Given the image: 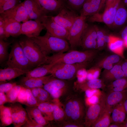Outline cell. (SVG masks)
<instances>
[{
	"mask_svg": "<svg viewBox=\"0 0 127 127\" xmlns=\"http://www.w3.org/2000/svg\"><path fill=\"white\" fill-rule=\"evenodd\" d=\"M107 0H101L99 11L103 8Z\"/></svg>",
	"mask_w": 127,
	"mask_h": 127,
	"instance_id": "cell-55",
	"label": "cell"
},
{
	"mask_svg": "<svg viewBox=\"0 0 127 127\" xmlns=\"http://www.w3.org/2000/svg\"><path fill=\"white\" fill-rule=\"evenodd\" d=\"M121 124L116 123H111L108 127H121Z\"/></svg>",
	"mask_w": 127,
	"mask_h": 127,
	"instance_id": "cell-54",
	"label": "cell"
},
{
	"mask_svg": "<svg viewBox=\"0 0 127 127\" xmlns=\"http://www.w3.org/2000/svg\"><path fill=\"white\" fill-rule=\"evenodd\" d=\"M127 89V78L125 77L106 85L105 90L107 92L120 91Z\"/></svg>",
	"mask_w": 127,
	"mask_h": 127,
	"instance_id": "cell-32",
	"label": "cell"
},
{
	"mask_svg": "<svg viewBox=\"0 0 127 127\" xmlns=\"http://www.w3.org/2000/svg\"><path fill=\"white\" fill-rule=\"evenodd\" d=\"M63 80L52 76L44 84L43 88L51 96L60 90L65 89L67 84Z\"/></svg>",
	"mask_w": 127,
	"mask_h": 127,
	"instance_id": "cell-23",
	"label": "cell"
},
{
	"mask_svg": "<svg viewBox=\"0 0 127 127\" xmlns=\"http://www.w3.org/2000/svg\"><path fill=\"white\" fill-rule=\"evenodd\" d=\"M22 127H43L41 125L39 124L32 121L29 118L27 121Z\"/></svg>",
	"mask_w": 127,
	"mask_h": 127,
	"instance_id": "cell-48",
	"label": "cell"
},
{
	"mask_svg": "<svg viewBox=\"0 0 127 127\" xmlns=\"http://www.w3.org/2000/svg\"><path fill=\"white\" fill-rule=\"evenodd\" d=\"M62 124L63 127H81L84 126L83 125L72 122L65 121Z\"/></svg>",
	"mask_w": 127,
	"mask_h": 127,
	"instance_id": "cell-49",
	"label": "cell"
},
{
	"mask_svg": "<svg viewBox=\"0 0 127 127\" xmlns=\"http://www.w3.org/2000/svg\"><path fill=\"white\" fill-rule=\"evenodd\" d=\"M19 42L26 56L35 68L46 64L47 56L43 53L32 38L26 37Z\"/></svg>",
	"mask_w": 127,
	"mask_h": 127,
	"instance_id": "cell-3",
	"label": "cell"
},
{
	"mask_svg": "<svg viewBox=\"0 0 127 127\" xmlns=\"http://www.w3.org/2000/svg\"><path fill=\"white\" fill-rule=\"evenodd\" d=\"M46 15L57 14L64 7L67 6L65 0H34Z\"/></svg>",
	"mask_w": 127,
	"mask_h": 127,
	"instance_id": "cell-14",
	"label": "cell"
},
{
	"mask_svg": "<svg viewBox=\"0 0 127 127\" xmlns=\"http://www.w3.org/2000/svg\"><path fill=\"white\" fill-rule=\"evenodd\" d=\"M79 16L76 12L66 6L63 8L56 16H51V17L55 22L69 32Z\"/></svg>",
	"mask_w": 127,
	"mask_h": 127,
	"instance_id": "cell-7",
	"label": "cell"
},
{
	"mask_svg": "<svg viewBox=\"0 0 127 127\" xmlns=\"http://www.w3.org/2000/svg\"><path fill=\"white\" fill-rule=\"evenodd\" d=\"M23 87L20 85L17 84L6 93L7 102L11 103L17 102L18 94Z\"/></svg>",
	"mask_w": 127,
	"mask_h": 127,
	"instance_id": "cell-37",
	"label": "cell"
},
{
	"mask_svg": "<svg viewBox=\"0 0 127 127\" xmlns=\"http://www.w3.org/2000/svg\"><path fill=\"white\" fill-rule=\"evenodd\" d=\"M55 63L44 64L34 68L28 71L26 76L29 77L39 78L50 74L51 70Z\"/></svg>",
	"mask_w": 127,
	"mask_h": 127,
	"instance_id": "cell-27",
	"label": "cell"
},
{
	"mask_svg": "<svg viewBox=\"0 0 127 127\" xmlns=\"http://www.w3.org/2000/svg\"><path fill=\"white\" fill-rule=\"evenodd\" d=\"M85 0H65L67 6L76 12L81 10Z\"/></svg>",
	"mask_w": 127,
	"mask_h": 127,
	"instance_id": "cell-39",
	"label": "cell"
},
{
	"mask_svg": "<svg viewBox=\"0 0 127 127\" xmlns=\"http://www.w3.org/2000/svg\"><path fill=\"white\" fill-rule=\"evenodd\" d=\"M121 66L125 77L127 78V60L121 64Z\"/></svg>",
	"mask_w": 127,
	"mask_h": 127,
	"instance_id": "cell-52",
	"label": "cell"
},
{
	"mask_svg": "<svg viewBox=\"0 0 127 127\" xmlns=\"http://www.w3.org/2000/svg\"><path fill=\"white\" fill-rule=\"evenodd\" d=\"M21 0H9L0 6V13L10 9L20 3Z\"/></svg>",
	"mask_w": 127,
	"mask_h": 127,
	"instance_id": "cell-44",
	"label": "cell"
},
{
	"mask_svg": "<svg viewBox=\"0 0 127 127\" xmlns=\"http://www.w3.org/2000/svg\"><path fill=\"white\" fill-rule=\"evenodd\" d=\"M27 97L26 88L23 86L18 94L17 102L25 105L26 102Z\"/></svg>",
	"mask_w": 127,
	"mask_h": 127,
	"instance_id": "cell-46",
	"label": "cell"
},
{
	"mask_svg": "<svg viewBox=\"0 0 127 127\" xmlns=\"http://www.w3.org/2000/svg\"><path fill=\"white\" fill-rule=\"evenodd\" d=\"M127 99V89L120 91L107 92L105 95V108L111 112L115 106Z\"/></svg>",
	"mask_w": 127,
	"mask_h": 127,
	"instance_id": "cell-16",
	"label": "cell"
},
{
	"mask_svg": "<svg viewBox=\"0 0 127 127\" xmlns=\"http://www.w3.org/2000/svg\"><path fill=\"white\" fill-rule=\"evenodd\" d=\"M31 38L46 56L51 54L64 52L70 48L67 40L54 36L47 31L43 36Z\"/></svg>",
	"mask_w": 127,
	"mask_h": 127,
	"instance_id": "cell-2",
	"label": "cell"
},
{
	"mask_svg": "<svg viewBox=\"0 0 127 127\" xmlns=\"http://www.w3.org/2000/svg\"><path fill=\"white\" fill-rule=\"evenodd\" d=\"M125 6L127 7V0H122Z\"/></svg>",
	"mask_w": 127,
	"mask_h": 127,
	"instance_id": "cell-61",
	"label": "cell"
},
{
	"mask_svg": "<svg viewBox=\"0 0 127 127\" xmlns=\"http://www.w3.org/2000/svg\"><path fill=\"white\" fill-rule=\"evenodd\" d=\"M96 26L87 24L83 32L80 46L85 50L97 48Z\"/></svg>",
	"mask_w": 127,
	"mask_h": 127,
	"instance_id": "cell-9",
	"label": "cell"
},
{
	"mask_svg": "<svg viewBox=\"0 0 127 127\" xmlns=\"http://www.w3.org/2000/svg\"><path fill=\"white\" fill-rule=\"evenodd\" d=\"M124 77L120 62L110 69H104L102 74V79L106 85Z\"/></svg>",
	"mask_w": 127,
	"mask_h": 127,
	"instance_id": "cell-18",
	"label": "cell"
},
{
	"mask_svg": "<svg viewBox=\"0 0 127 127\" xmlns=\"http://www.w3.org/2000/svg\"><path fill=\"white\" fill-rule=\"evenodd\" d=\"M111 112L110 111L105 108L91 127H108L111 123Z\"/></svg>",
	"mask_w": 127,
	"mask_h": 127,
	"instance_id": "cell-33",
	"label": "cell"
},
{
	"mask_svg": "<svg viewBox=\"0 0 127 127\" xmlns=\"http://www.w3.org/2000/svg\"><path fill=\"white\" fill-rule=\"evenodd\" d=\"M27 97L26 105L27 106H37L39 103L34 96L31 89L26 88Z\"/></svg>",
	"mask_w": 127,
	"mask_h": 127,
	"instance_id": "cell-43",
	"label": "cell"
},
{
	"mask_svg": "<svg viewBox=\"0 0 127 127\" xmlns=\"http://www.w3.org/2000/svg\"><path fill=\"white\" fill-rule=\"evenodd\" d=\"M22 3L30 20L41 22L42 17L46 15L37 3L34 0H24Z\"/></svg>",
	"mask_w": 127,
	"mask_h": 127,
	"instance_id": "cell-17",
	"label": "cell"
},
{
	"mask_svg": "<svg viewBox=\"0 0 127 127\" xmlns=\"http://www.w3.org/2000/svg\"><path fill=\"white\" fill-rule=\"evenodd\" d=\"M96 28L97 48L99 49L103 48L106 43L105 41V37L106 34L105 31L99 28L97 26Z\"/></svg>",
	"mask_w": 127,
	"mask_h": 127,
	"instance_id": "cell-40",
	"label": "cell"
},
{
	"mask_svg": "<svg viewBox=\"0 0 127 127\" xmlns=\"http://www.w3.org/2000/svg\"><path fill=\"white\" fill-rule=\"evenodd\" d=\"M4 93L0 92V106L4 105L5 103L7 102V97Z\"/></svg>",
	"mask_w": 127,
	"mask_h": 127,
	"instance_id": "cell-51",
	"label": "cell"
},
{
	"mask_svg": "<svg viewBox=\"0 0 127 127\" xmlns=\"http://www.w3.org/2000/svg\"><path fill=\"white\" fill-rule=\"evenodd\" d=\"M101 69L95 66L87 71V80L98 78L101 73Z\"/></svg>",
	"mask_w": 127,
	"mask_h": 127,
	"instance_id": "cell-42",
	"label": "cell"
},
{
	"mask_svg": "<svg viewBox=\"0 0 127 127\" xmlns=\"http://www.w3.org/2000/svg\"><path fill=\"white\" fill-rule=\"evenodd\" d=\"M5 21L4 28L6 38L10 36L15 37L21 34L22 24L20 22L11 20Z\"/></svg>",
	"mask_w": 127,
	"mask_h": 127,
	"instance_id": "cell-29",
	"label": "cell"
},
{
	"mask_svg": "<svg viewBox=\"0 0 127 127\" xmlns=\"http://www.w3.org/2000/svg\"><path fill=\"white\" fill-rule=\"evenodd\" d=\"M101 0H85L80 11V16L87 17L99 12Z\"/></svg>",
	"mask_w": 127,
	"mask_h": 127,
	"instance_id": "cell-24",
	"label": "cell"
},
{
	"mask_svg": "<svg viewBox=\"0 0 127 127\" xmlns=\"http://www.w3.org/2000/svg\"><path fill=\"white\" fill-rule=\"evenodd\" d=\"M9 0H0V6L2 4L5 2Z\"/></svg>",
	"mask_w": 127,
	"mask_h": 127,
	"instance_id": "cell-60",
	"label": "cell"
},
{
	"mask_svg": "<svg viewBox=\"0 0 127 127\" xmlns=\"http://www.w3.org/2000/svg\"><path fill=\"white\" fill-rule=\"evenodd\" d=\"M6 63L8 67L27 71L35 68L26 56L19 42L12 45Z\"/></svg>",
	"mask_w": 127,
	"mask_h": 127,
	"instance_id": "cell-5",
	"label": "cell"
},
{
	"mask_svg": "<svg viewBox=\"0 0 127 127\" xmlns=\"http://www.w3.org/2000/svg\"><path fill=\"white\" fill-rule=\"evenodd\" d=\"M29 118L43 127L48 124V120L43 116L37 106H27L25 109Z\"/></svg>",
	"mask_w": 127,
	"mask_h": 127,
	"instance_id": "cell-26",
	"label": "cell"
},
{
	"mask_svg": "<svg viewBox=\"0 0 127 127\" xmlns=\"http://www.w3.org/2000/svg\"><path fill=\"white\" fill-rule=\"evenodd\" d=\"M37 107L47 120H52L53 119V104L50 103V102H44L39 104Z\"/></svg>",
	"mask_w": 127,
	"mask_h": 127,
	"instance_id": "cell-35",
	"label": "cell"
},
{
	"mask_svg": "<svg viewBox=\"0 0 127 127\" xmlns=\"http://www.w3.org/2000/svg\"><path fill=\"white\" fill-rule=\"evenodd\" d=\"M54 109L53 112V119L56 121H61L65 119V114L64 111L58 105L54 104Z\"/></svg>",
	"mask_w": 127,
	"mask_h": 127,
	"instance_id": "cell-41",
	"label": "cell"
},
{
	"mask_svg": "<svg viewBox=\"0 0 127 127\" xmlns=\"http://www.w3.org/2000/svg\"><path fill=\"white\" fill-rule=\"evenodd\" d=\"M12 42L5 41L3 40L0 39V63L8 58V49L9 45Z\"/></svg>",
	"mask_w": 127,
	"mask_h": 127,
	"instance_id": "cell-38",
	"label": "cell"
},
{
	"mask_svg": "<svg viewBox=\"0 0 127 127\" xmlns=\"http://www.w3.org/2000/svg\"><path fill=\"white\" fill-rule=\"evenodd\" d=\"M74 85L77 90L81 92L89 90L99 89L105 90L106 85L102 79L97 78L82 82L77 81L74 83Z\"/></svg>",
	"mask_w": 127,
	"mask_h": 127,
	"instance_id": "cell-19",
	"label": "cell"
},
{
	"mask_svg": "<svg viewBox=\"0 0 127 127\" xmlns=\"http://www.w3.org/2000/svg\"><path fill=\"white\" fill-rule=\"evenodd\" d=\"M90 62L74 64L56 63L51 68L50 74L53 77L62 80L71 79L75 77L79 70L87 67Z\"/></svg>",
	"mask_w": 127,
	"mask_h": 127,
	"instance_id": "cell-4",
	"label": "cell"
},
{
	"mask_svg": "<svg viewBox=\"0 0 127 127\" xmlns=\"http://www.w3.org/2000/svg\"><path fill=\"white\" fill-rule=\"evenodd\" d=\"M124 46L127 48V38L123 40Z\"/></svg>",
	"mask_w": 127,
	"mask_h": 127,
	"instance_id": "cell-59",
	"label": "cell"
},
{
	"mask_svg": "<svg viewBox=\"0 0 127 127\" xmlns=\"http://www.w3.org/2000/svg\"><path fill=\"white\" fill-rule=\"evenodd\" d=\"M30 89L39 104L50 101L51 95L43 88L36 87Z\"/></svg>",
	"mask_w": 127,
	"mask_h": 127,
	"instance_id": "cell-34",
	"label": "cell"
},
{
	"mask_svg": "<svg viewBox=\"0 0 127 127\" xmlns=\"http://www.w3.org/2000/svg\"><path fill=\"white\" fill-rule=\"evenodd\" d=\"M0 118L1 125L6 126L12 123L10 109L9 107L0 106Z\"/></svg>",
	"mask_w": 127,
	"mask_h": 127,
	"instance_id": "cell-36",
	"label": "cell"
},
{
	"mask_svg": "<svg viewBox=\"0 0 127 127\" xmlns=\"http://www.w3.org/2000/svg\"><path fill=\"white\" fill-rule=\"evenodd\" d=\"M45 28L40 21L29 20L22 24L21 34L28 37H34L39 36L41 32Z\"/></svg>",
	"mask_w": 127,
	"mask_h": 127,
	"instance_id": "cell-15",
	"label": "cell"
},
{
	"mask_svg": "<svg viewBox=\"0 0 127 127\" xmlns=\"http://www.w3.org/2000/svg\"><path fill=\"white\" fill-rule=\"evenodd\" d=\"M52 76L51 75L39 78L29 77L26 76L19 81L20 85L30 89L36 87H43L44 84Z\"/></svg>",
	"mask_w": 127,
	"mask_h": 127,
	"instance_id": "cell-21",
	"label": "cell"
},
{
	"mask_svg": "<svg viewBox=\"0 0 127 127\" xmlns=\"http://www.w3.org/2000/svg\"><path fill=\"white\" fill-rule=\"evenodd\" d=\"M121 36L123 40L127 38V26L123 30L121 33Z\"/></svg>",
	"mask_w": 127,
	"mask_h": 127,
	"instance_id": "cell-53",
	"label": "cell"
},
{
	"mask_svg": "<svg viewBox=\"0 0 127 127\" xmlns=\"http://www.w3.org/2000/svg\"><path fill=\"white\" fill-rule=\"evenodd\" d=\"M121 0H114L106 7L104 12L100 14L101 22L108 26L113 25L117 10Z\"/></svg>",
	"mask_w": 127,
	"mask_h": 127,
	"instance_id": "cell-20",
	"label": "cell"
},
{
	"mask_svg": "<svg viewBox=\"0 0 127 127\" xmlns=\"http://www.w3.org/2000/svg\"><path fill=\"white\" fill-rule=\"evenodd\" d=\"M73 110L72 98L67 100L65 107V119L67 121H70Z\"/></svg>",
	"mask_w": 127,
	"mask_h": 127,
	"instance_id": "cell-45",
	"label": "cell"
},
{
	"mask_svg": "<svg viewBox=\"0 0 127 127\" xmlns=\"http://www.w3.org/2000/svg\"><path fill=\"white\" fill-rule=\"evenodd\" d=\"M124 101L119 103L113 108L111 115V123L121 124L125 120L126 113L124 106Z\"/></svg>",
	"mask_w": 127,
	"mask_h": 127,
	"instance_id": "cell-25",
	"label": "cell"
},
{
	"mask_svg": "<svg viewBox=\"0 0 127 127\" xmlns=\"http://www.w3.org/2000/svg\"><path fill=\"white\" fill-rule=\"evenodd\" d=\"M0 16L5 21L11 20L20 22H24L30 20L22 2L12 8L0 13Z\"/></svg>",
	"mask_w": 127,
	"mask_h": 127,
	"instance_id": "cell-11",
	"label": "cell"
},
{
	"mask_svg": "<svg viewBox=\"0 0 127 127\" xmlns=\"http://www.w3.org/2000/svg\"><path fill=\"white\" fill-rule=\"evenodd\" d=\"M121 127H127V119H126L121 124Z\"/></svg>",
	"mask_w": 127,
	"mask_h": 127,
	"instance_id": "cell-57",
	"label": "cell"
},
{
	"mask_svg": "<svg viewBox=\"0 0 127 127\" xmlns=\"http://www.w3.org/2000/svg\"><path fill=\"white\" fill-rule=\"evenodd\" d=\"M125 6L121 0L118 7L113 25L120 26L123 24L127 19V10Z\"/></svg>",
	"mask_w": 127,
	"mask_h": 127,
	"instance_id": "cell-31",
	"label": "cell"
},
{
	"mask_svg": "<svg viewBox=\"0 0 127 127\" xmlns=\"http://www.w3.org/2000/svg\"><path fill=\"white\" fill-rule=\"evenodd\" d=\"M106 94H102L97 103L90 105L86 111L84 121V126L91 127L97 120L101 113L105 107Z\"/></svg>",
	"mask_w": 127,
	"mask_h": 127,
	"instance_id": "cell-8",
	"label": "cell"
},
{
	"mask_svg": "<svg viewBox=\"0 0 127 127\" xmlns=\"http://www.w3.org/2000/svg\"><path fill=\"white\" fill-rule=\"evenodd\" d=\"M41 22L47 31L51 35L68 40L69 31L55 22L52 18L51 16L44 15L42 18Z\"/></svg>",
	"mask_w": 127,
	"mask_h": 127,
	"instance_id": "cell-10",
	"label": "cell"
},
{
	"mask_svg": "<svg viewBox=\"0 0 127 127\" xmlns=\"http://www.w3.org/2000/svg\"><path fill=\"white\" fill-rule=\"evenodd\" d=\"M121 58L120 56L114 54L106 56L99 60L95 66L101 68L109 70L115 65L120 62Z\"/></svg>",
	"mask_w": 127,
	"mask_h": 127,
	"instance_id": "cell-28",
	"label": "cell"
},
{
	"mask_svg": "<svg viewBox=\"0 0 127 127\" xmlns=\"http://www.w3.org/2000/svg\"><path fill=\"white\" fill-rule=\"evenodd\" d=\"M28 71L8 67L6 68L0 69V83L6 82L21 75L26 74Z\"/></svg>",
	"mask_w": 127,
	"mask_h": 127,
	"instance_id": "cell-22",
	"label": "cell"
},
{
	"mask_svg": "<svg viewBox=\"0 0 127 127\" xmlns=\"http://www.w3.org/2000/svg\"><path fill=\"white\" fill-rule=\"evenodd\" d=\"M17 84L16 82H5L0 83V92L6 93Z\"/></svg>",
	"mask_w": 127,
	"mask_h": 127,
	"instance_id": "cell-47",
	"label": "cell"
},
{
	"mask_svg": "<svg viewBox=\"0 0 127 127\" xmlns=\"http://www.w3.org/2000/svg\"><path fill=\"white\" fill-rule=\"evenodd\" d=\"M20 103H12L10 108L12 123L15 127H20L25 123L29 119L26 109Z\"/></svg>",
	"mask_w": 127,
	"mask_h": 127,
	"instance_id": "cell-12",
	"label": "cell"
},
{
	"mask_svg": "<svg viewBox=\"0 0 127 127\" xmlns=\"http://www.w3.org/2000/svg\"><path fill=\"white\" fill-rule=\"evenodd\" d=\"M87 17L80 15L76 19L69 31L68 41L71 50L80 46L83 32L87 24Z\"/></svg>",
	"mask_w": 127,
	"mask_h": 127,
	"instance_id": "cell-6",
	"label": "cell"
},
{
	"mask_svg": "<svg viewBox=\"0 0 127 127\" xmlns=\"http://www.w3.org/2000/svg\"><path fill=\"white\" fill-rule=\"evenodd\" d=\"M97 54L96 50L79 51L72 50L68 52L53 54L47 56L46 64L63 63L74 64L86 62H91Z\"/></svg>",
	"mask_w": 127,
	"mask_h": 127,
	"instance_id": "cell-1",
	"label": "cell"
},
{
	"mask_svg": "<svg viewBox=\"0 0 127 127\" xmlns=\"http://www.w3.org/2000/svg\"><path fill=\"white\" fill-rule=\"evenodd\" d=\"M124 104L126 113V119H127V99L124 101Z\"/></svg>",
	"mask_w": 127,
	"mask_h": 127,
	"instance_id": "cell-56",
	"label": "cell"
},
{
	"mask_svg": "<svg viewBox=\"0 0 127 127\" xmlns=\"http://www.w3.org/2000/svg\"><path fill=\"white\" fill-rule=\"evenodd\" d=\"M109 49L115 54L123 58L124 48L123 40L113 36L110 35V40L107 44Z\"/></svg>",
	"mask_w": 127,
	"mask_h": 127,
	"instance_id": "cell-30",
	"label": "cell"
},
{
	"mask_svg": "<svg viewBox=\"0 0 127 127\" xmlns=\"http://www.w3.org/2000/svg\"><path fill=\"white\" fill-rule=\"evenodd\" d=\"M5 24L0 25V39L4 40L6 38L4 28Z\"/></svg>",
	"mask_w": 127,
	"mask_h": 127,
	"instance_id": "cell-50",
	"label": "cell"
},
{
	"mask_svg": "<svg viewBox=\"0 0 127 127\" xmlns=\"http://www.w3.org/2000/svg\"><path fill=\"white\" fill-rule=\"evenodd\" d=\"M72 113L69 122L84 126V123L86 110L84 100L80 97L72 98Z\"/></svg>",
	"mask_w": 127,
	"mask_h": 127,
	"instance_id": "cell-13",
	"label": "cell"
},
{
	"mask_svg": "<svg viewBox=\"0 0 127 127\" xmlns=\"http://www.w3.org/2000/svg\"><path fill=\"white\" fill-rule=\"evenodd\" d=\"M113 0H107L105 4L106 7L109 5L111 3Z\"/></svg>",
	"mask_w": 127,
	"mask_h": 127,
	"instance_id": "cell-58",
	"label": "cell"
}]
</instances>
